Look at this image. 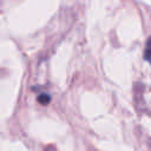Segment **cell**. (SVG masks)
<instances>
[{"mask_svg": "<svg viewBox=\"0 0 151 151\" xmlns=\"http://www.w3.org/2000/svg\"><path fill=\"white\" fill-rule=\"evenodd\" d=\"M144 58L146 61H149L151 64V38L147 40L146 46H145V51H144Z\"/></svg>", "mask_w": 151, "mask_h": 151, "instance_id": "cell-1", "label": "cell"}, {"mask_svg": "<svg viewBox=\"0 0 151 151\" xmlns=\"http://www.w3.org/2000/svg\"><path fill=\"white\" fill-rule=\"evenodd\" d=\"M50 100H51V98H50V96H48V94H46V93H41V94L38 97V101H39L40 104H42V105L48 104V103H50Z\"/></svg>", "mask_w": 151, "mask_h": 151, "instance_id": "cell-2", "label": "cell"}]
</instances>
